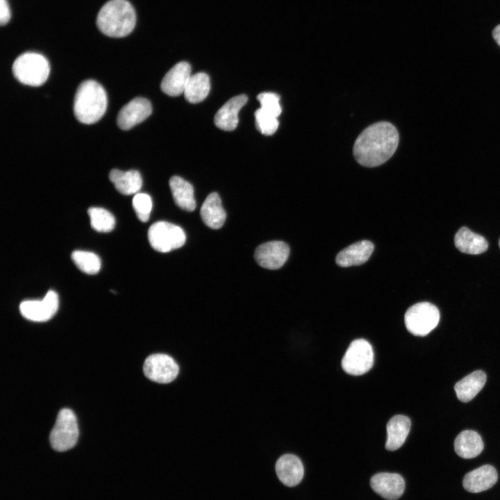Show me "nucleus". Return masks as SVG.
Returning <instances> with one entry per match:
<instances>
[{
	"mask_svg": "<svg viewBox=\"0 0 500 500\" xmlns=\"http://www.w3.org/2000/svg\"><path fill=\"white\" fill-rule=\"evenodd\" d=\"M247 97L240 94L227 101L217 112L214 122L219 128L224 131H233L238 124V113L246 104Z\"/></svg>",
	"mask_w": 500,
	"mask_h": 500,
	"instance_id": "nucleus-17",
	"label": "nucleus"
},
{
	"mask_svg": "<svg viewBox=\"0 0 500 500\" xmlns=\"http://www.w3.org/2000/svg\"><path fill=\"white\" fill-rule=\"evenodd\" d=\"M254 115L256 128L262 134L271 135L276 132L278 127V117L260 108L256 110Z\"/></svg>",
	"mask_w": 500,
	"mask_h": 500,
	"instance_id": "nucleus-29",
	"label": "nucleus"
},
{
	"mask_svg": "<svg viewBox=\"0 0 500 500\" xmlns=\"http://www.w3.org/2000/svg\"><path fill=\"white\" fill-rule=\"evenodd\" d=\"M278 478L284 485L293 487L299 484L303 476V466L301 460L293 454L281 456L276 462Z\"/></svg>",
	"mask_w": 500,
	"mask_h": 500,
	"instance_id": "nucleus-16",
	"label": "nucleus"
},
{
	"mask_svg": "<svg viewBox=\"0 0 500 500\" xmlns=\"http://www.w3.org/2000/svg\"><path fill=\"white\" fill-rule=\"evenodd\" d=\"M499 248H500V239H499Z\"/></svg>",
	"mask_w": 500,
	"mask_h": 500,
	"instance_id": "nucleus-34",
	"label": "nucleus"
},
{
	"mask_svg": "<svg viewBox=\"0 0 500 500\" xmlns=\"http://www.w3.org/2000/svg\"><path fill=\"white\" fill-rule=\"evenodd\" d=\"M484 447L480 435L474 431L460 433L454 441L456 453L461 458L469 459L478 456Z\"/></svg>",
	"mask_w": 500,
	"mask_h": 500,
	"instance_id": "nucleus-23",
	"label": "nucleus"
},
{
	"mask_svg": "<svg viewBox=\"0 0 500 500\" xmlns=\"http://www.w3.org/2000/svg\"><path fill=\"white\" fill-rule=\"evenodd\" d=\"M498 474L494 467L489 465L481 466L467 473L462 480L465 490L478 493L492 488L497 481Z\"/></svg>",
	"mask_w": 500,
	"mask_h": 500,
	"instance_id": "nucleus-15",
	"label": "nucleus"
},
{
	"mask_svg": "<svg viewBox=\"0 0 500 500\" xmlns=\"http://www.w3.org/2000/svg\"><path fill=\"white\" fill-rule=\"evenodd\" d=\"M50 67L47 59L35 52H26L18 56L12 65V73L20 83L40 86L48 78Z\"/></svg>",
	"mask_w": 500,
	"mask_h": 500,
	"instance_id": "nucleus-4",
	"label": "nucleus"
},
{
	"mask_svg": "<svg viewBox=\"0 0 500 500\" xmlns=\"http://www.w3.org/2000/svg\"><path fill=\"white\" fill-rule=\"evenodd\" d=\"M374 244L369 240L353 243L342 249L336 256V263L342 267L365 263L374 251Z\"/></svg>",
	"mask_w": 500,
	"mask_h": 500,
	"instance_id": "nucleus-18",
	"label": "nucleus"
},
{
	"mask_svg": "<svg viewBox=\"0 0 500 500\" xmlns=\"http://www.w3.org/2000/svg\"><path fill=\"white\" fill-rule=\"evenodd\" d=\"M399 139L398 131L391 123L373 124L357 138L353 149L354 158L363 166H379L394 154Z\"/></svg>",
	"mask_w": 500,
	"mask_h": 500,
	"instance_id": "nucleus-1",
	"label": "nucleus"
},
{
	"mask_svg": "<svg viewBox=\"0 0 500 500\" xmlns=\"http://www.w3.org/2000/svg\"><path fill=\"white\" fill-rule=\"evenodd\" d=\"M88 215L92 228L98 232L108 233L111 231L115 225L114 216L107 210L92 207L88 209Z\"/></svg>",
	"mask_w": 500,
	"mask_h": 500,
	"instance_id": "nucleus-27",
	"label": "nucleus"
},
{
	"mask_svg": "<svg viewBox=\"0 0 500 500\" xmlns=\"http://www.w3.org/2000/svg\"><path fill=\"white\" fill-rule=\"evenodd\" d=\"M257 99L260 103V108L278 117L281 113L279 96L273 92H262L258 95Z\"/></svg>",
	"mask_w": 500,
	"mask_h": 500,
	"instance_id": "nucleus-31",
	"label": "nucleus"
},
{
	"mask_svg": "<svg viewBox=\"0 0 500 500\" xmlns=\"http://www.w3.org/2000/svg\"><path fill=\"white\" fill-rule=\"evenodd\" d=\"M148 239L156 251L167 253L181 247L185 242L183 230L167 222H157L148 230Z\"/></svg>",
	"mask_w": 500,
	"mask_h": 500,
	"instance_id": "nucleus-8",
	"label": "nucleus"
},
{
	"mask_svg": "<svg viewBox=\"0 0 500 500\" xmlns=\"http://www.w3.org/2000/svg\"><path fill=\"white\" fill-rule=\"evenodd\" d=\"M143 374L149 381L158 384H169L179 375L180 366L169 354L154 353L148 356L142 367Z\"/></svg>",
	"mask_w": 500,
	"mask_h": 500,
	"instance_id": "nucleus-7",
	"label": "nucleus"
},
{
	"mask_svg": "<svg viewBox=\"0 0 500 500\" xmlns=\"http://www.w3.org/2000/svg\"><path fill=\"white\" fill-rule=\"evenodd\" d=\"M290 254L288 245L282 241H271L259 245L254 253L258 264L268 269L281 268Z\"/></svg>",
	"mask_w": 500,
	"mask_h": 500,
	"instance_id": "nucleus-11",
	"label": "nucleus"
},
{
	"mask_svg": "<svg viewBox=\"0 0 500 500\" xmlns=\"http://www.w3.org/2000/svg\"><path fill=\"white\" fill-rule=\"evenodd\" d=\"M485 382L484 372L477 370L469 374L455 385L458 399L462 402L469 401L481 391Z\"/></svg>",
	"mask_w": 500,
	"mask_h": 500,
	"instance_id": "nucleus-25",
	"label": "nucleus"
},
{
	"mask_svg": "<svg viewBox=\"0 0 500 500\" xmlns=\"http://www.w3.org/2000/svg\"><path fill=\"white\" fill-rule=\"evenodd\" d=\"M190 76V64L187 62H180L166 73L161 81V90L167 95L179 96L184 92Z\"/></svg>",
	"mask_w": 500,
	"mask_h": 500,
	"instance_id": "nucleus-14",
	"label": "nucleus"
},
{
	"mask_svg": "<svg viewBox=\"0 0 500 500\" xmlns=\"http://www.w3.org/2000/svg\"><path fill=\"white\" fill-rule=\"evenodd\" d=\"M374 363V352L371 344L364 339L353 340L342 360V367L345 372L360 376L367 372Z\"/></svg>",
	"mask_w": 500,
	"mask_h": 500,
	"instance_id": "nucleus-9",
	"label": "nucleus"
},
{
	"mask_svg": "<svg viewBox=\"0 0 500 500\" xmlns=\"http://www.w3.org/2000/svg\"><path fill=\"white\" fill-rule=\"evenodd\" d=\"M106 108V92L99 83L86 80L79 85L74 100V113L77 120L85 124H94L103 117Z\"/></svg>",
	"mask_w": 500,
	"mask_h": 500,
	"instance_id": "nucleus-3",
	"label": "nucleus"
},
{
	"mask_svg": "<svg viewBox=\"0 0 500 500\" xmlns=\"http://www.w3.org/2000/svg\"><path fill=\"white\" fill-rule=\"evenodd\" d=\"M169 188L176 204L183 210L192 212L196 208L193 186L180 176L169 179Z\"/></svg>",
	"mask_w": 500,
	"mask_h": 500,
	"instance_id": "nucleus-24",
	"label": "nucleus"
},
{
	"mask_svg": "<svg viewBox=\"0 0 500 500\" xmlns=\"http://www.w3.org/2000/svg\"><path fill=\"white\" fill-rule=\"evenodd\" d=\"M110 181L115 189L122 194H137L142 185V176L138 171H122L113 169L109 174Z\"/></svg>",
	"mask_w": 500,
	"mask_h": 500,
	"instance_id": "nucleus-22",
	"label": "nucleus"
},
{
	"mask_svg": "<svg viewBox=\"0 0 500 500\" xmlns=\"http://www.w3.org/2000/svg\"><path fill=\"white\" fill-rule=\"evenodd\" d=\"M72 259L81 272L88 274H96L101 269V260L93 252L76 250L72 253Z\"/></svg>",
	"mask_w": 500,
	"mask_h": 500,
	"instance_id": "nucleus-28",
	"label": "nucleus"
},
{
	"mask_svg": "<svg viewBox=\"0 0 500 500\" xmlns=\"http://www.w3.org/2000/svg\"><path fill=\"white\" fill-rule=\"evenodd\" d=\"M370 485L378 494L388 500H396L403 493L405 481L396 473H378L371 478Z\"/></svg>",
	"mask_w": 500,
	"mask_h": 500,
	"instance_id": "nucleus-13",
	"label": "nucleus"
},
{
	"mask_svg": "<svg viewBox=\"0 0 500 500\" xmlns=\"http://www.w3.org/2000/svg\"><path fill=\"white\" fill-rule=\"evenodd\" d=\"M200 215L209 228L218 229L223 226L226 215L217 193L212 192L208 195L201 206Z\"/></svg>",
	"mask_w": 500,
	"mask_h": 500,
	"instance_id": "nucleus-19",
	"label": "nucleus"
},
{
	"mask_svg": "<svg viewBox=\"0 0 500 500\" xmlns=\"http://www.w3.org/2000/svg\"><path fill=\"white\" fill-rule=\"evenodd\" d=\"M439 321V310L429 302H420L412 306L404 316L407 330L416 336L428 335L437 326Z\"/></svg>",
	"mask_w": 500,
	"mask_h": 500,
	"instance_id": "nucleus-5",
	"label": "nucleus"
},
{
	"mask_svg": "<svg viewBox=\"0 0 500 500\" xmlns=\"http://www.w3.org/2000/svg\"><path fill=\"white\" fill-rule=\"evenodd\" d=\"M410 419L402 415L392 417L387 424L385 449L394 451L404 443L410 429Z\"/></svg>",
	"mask_w": 500,
	"mask_h": 500,
	"instance_id": "nucleus-20",
	"label": "nucleus"
},
{
	"mask_svg": "<svg viewBox=\"0 0 500 500\" xmlns=\"http://www.w3.org/2000/svg\"><path fill=\"white\" fill-rule=\"evenodd\" d=\"M454 243L460 251L473 255L482 253L488 247V243L484 237L465 226L456 233Z\"/></svg>",
	"mask_w": 500,
	"mask_h": 500,
	"instance_id": "nucleus-21",
	"label": "nucleus"
},
{
	"mask_svg": "<svg viewBox=\"0 0 500 500\" xmlns=\"http://www.w3.org/2000/svg\"><path fill=\"white\" fill-rule=\"evenodd\" d=\"M136 15L133 6L126 0H110L100 9L97 24L106 35L122 38L133 30Z\"/></svg>",
	"mask_w": 500,
	"mask_h": 500,
	"instance_id": "nucleus-2",
	"label": "nucleus"
},
{
	"mask_svg": "<svg viewBox=\"0 0 500 500\" xmlns=\"http://www.w3.org/2000/svg\"><path fill=\"white\" fill-rule=\"evenodd\" d=\"M150 102L137 97L124 105L118 113L117 122L122 130H128L146 119L151 113Z\"/></svg>",
	"mask_w": 500,
	"mask_h": 500,
	"instance_id": "nucleus-12",
	"label": "nucleus"
},
{
	"mask_svg": "<svg viewBox=\"0 0 500 500\" xmlns=\"http://www.w3.org/2000/svg\"><path fill=\"white\" fill-rule=\"evenodd\" d=\"M11 17L10 8L7 0H0V23L6 25Z\"/></svg>",
	"mask_w": 500,
	"mask_h": 500,
	"instance_id": "nucleus-32",
	"label": "nucleus"
},
{
	"mask_svg": "<svg viewBox=\"0 0 500 500\" xmlns=\"http://www.w3.org/2000/svg\"><path fill=\"white\" fill-rule=\"evenodd\" d=\"M210 78L208 74L198 72L191 75L183 94L188 102L197 103L206 99L210 92Z\"/></svg>",
	"mask_w": 500,
	"mask_h": 500,
	"instance_id": "nucleus-26",
	"label": "nucleus"
},
{
	"mask_svg": "<svg viewBox=\"0 0 500 500\" xmlns=\"http://www.w3.org/2000/svg\"><path fill=\"white\" fill-rule=\"evenodd\" d=\"M78 437V428L76 415L70 409H61L49 435L52 448L58 451L69 450L76 444Z\"/></svg>",
	"mask_w": 500,
	"mask_h": 500,
	"instance_id": "nucleus-6",
	"label": "nucleus"
},
{
	"mask_svg": "<svg viewBox=\"0 0 500 500\" xmlns=\"http://www.w3.org/2000/svg\"><path fill=\"white\" fill-rule=\"evenodd\" d=\"M58 296L49 290L42 300H27L19 305V311L26 319L33 322H46L50 319L58 308Z\"/></svg>",
	"mask_w": 500,
	"mask_h": 500,
	"instance_id": "nucleus-10",
	"label": "nucleus"
},
{
	"mask_svg": "<svg viewBox=\"0 0 500 500\" xmlns=\"http://www.w3.org/2000/svg\"><path fill=\"white\" fill-rule=\"evenodd\" d=\"M133 208L141 222H147L152 208L150 196L145 193H137L133 199Z\"/></svg>",
	"mask_w": 500,
	"mask_h": 500,
	"instance_id": "nucleus-30",
	"label": "nucleus"
},
{
	"mask_svg": "<svg viewBox=\"0 0 500 500\" xmlns=\"http://www.w3.org/2000/svg\"><path fill=\"white\" fill-rule=\"evenodd\" d=\"M492 36L496 41V42L498 44V45L500 47V24L497 26L492 31Z\"/></svg>",
	"mask_w": 500,
	"mask_h": 500,
	"instance_id": "nucleus-33",
	"label": "nucleus"
}]
</instances>
